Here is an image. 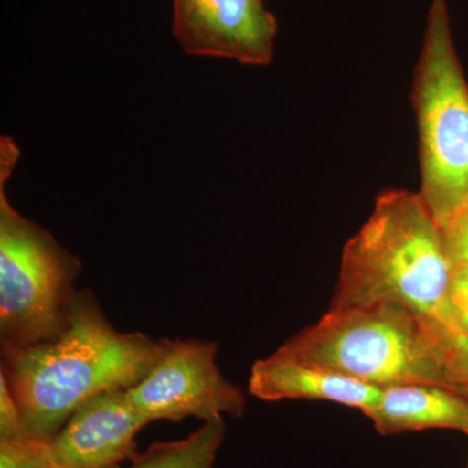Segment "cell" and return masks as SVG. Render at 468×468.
I'll return each mask as SVG.
<instances>
[{
  "label": "cell",
  "instance_id": "cell-7",
  "mask_svg": "<svg viewBox=\"0 0 468 468\" xmlns=\"http://www.w3.org/2000/svg\"><path fill=\"white\" fill-rule=\"evenodd\" d=\"M172 29L193 57L267 66L275 51L277 20L263 0H172Z\"/></svg>",
  "mask_w": 468,
  "mask_h": 468
},
{
  "label": "cell",
  "instance_id": "cell-18",
  "mask_svg": "<svg viewBox=\"0 0 468 468\" xmlns=\"http://www.w3.org/2000/svg\"><path fill=\"white\" fill-rule=\"evenodd\" d=\"M467 468H468V466H467Z\"/></svg>",
  "mask_w": 468,
  "mask_h": 468
},
{
  "label": "cell",
  "instance_id": "cell-5",
  "mask_svg": "<svg viewBox=\"0 0 468 468\" xmlns=\"http://www.w3.org/2000/svg\"><path fill=\"white\" fill-rule=\"evenodd\" d=\"M412 106L420 150L419 194L445 230L468 203V85L452 42L448 0H431Z\"/></svg>",
  "mask_w": 468,
  "mask_h": 468
},
{
  "label": "cell",
  "instance_id": "cell-13",
  "mask_svg": "<svg viewBox=\"0 0 468 468\" xmlns=\"http://www.w3.org/2000/svg\"><path fill=\"white\" fill-rule=\"evenodd\" d=\"M448 306L452 323L463 337L468 334V263L455 264L452 267Z\"/></svg>",
  "mask_w": 468,
  "mask_h": 468
},
{
  "label": "cell",
  "instance_id": "cell-15",
  "mask_svg": "<svg viewBox=\"0 0 468 468\" xmlns=\"http://www.w3.org/2000/svg\"><path fill=\"white\" fill-rule=\"evenodd\" d=\"M443 237L452 266L468 263V203L451 226L443 230Z\"/></svg>",
  "mask_w": 468,
  "mask_h": 468
},
{
  "label": "cell",
  "instance_id": "cell-10",
  "mask_svg": "<svg viewBox=\"0 0 468 468\" xmlns=\"http://www.w3.org/2000/svg\"><path fill=\"white\" fill-rule=\"evenodd\" d=\"M365 415L384 436L436 428L468 436V397L442 385L385 388L380 401Z\"/></svg>",
  "mask_w": 468,
  "mask_h": 468
},
{
  "label": "cell",
  "instance_id": "cell-1",
  "mask_svg": "<svg viewBox=\"0 0 468 468\" xmlns=\"http://www.w3.org/2000/svg\"><path fill=\"white\" fill-rule=\"evenodd\" d=\"M167 340L119 332L89 289L77 291L63 334L29 346L2 347V371L27 432L51 441L92 397L131 389L153 369Z\"/></svg>",
  "mask_w": 468,
  "mask_h": 468
},
{
  "label": "cell",
  "instance_id": "cell-14",
  "mask_svg": "<svg viewBox=\"0 0 468 468\" xmlns=\"http://www.w3.org/2000/svg\"><path fill=\"white\" fill-rule=\"evenodd\" d=\"M27 435L30 433L27 432L21 410L7 380L0 374V440L18 439Z\"/></svg>",
  "mask_w": 468,
  "mask_h": 468
},
{
  "label": "cell",
  "instance_id": "cell-11",
  "mask_svg": "<svg viewBox=\"0 0 468 468\" xmlns=\"http://www.w3.org/2000/svg\"><path fill=\"white\" fill-rule=\"evenodd\" d=\"M224 439V419H209L186 439L153 443L146 452L138 454L131 468H215Z\"/></svg>",
  "mask_w": 468,
  "mask_h": 468
},
{
  "label": "cell",
  "instance_id": "cell-16",
  "mask_svg": "<svg viewBox=\"0 0 468 468\" xmlns=\"http://www.w3.org/2000/svg\"><path fill=\"white\" fill-rule=\"evenodd\" d=\"M449 387L468 397V334L458 338L446 368Z\"/></svg>",
  "mask_w": 468,
  "mask_h": 468
},
{
  "label": "cell",
  "instance_id": "cell-8",
  "mask_svg": "<svg viewBox=\"0 0 468 468\" xmlns=\"http://www.w3.org/2000/svg\"><path fill=\"white\" fill-rule=\"evenodd\" d=\"M149 421L128 389L106 390L85 402L50 441L58 468H112L138 457L135 436Z\"/></svg>",
  "mask_w": 468,
  "mask_h": 468
},
{
  "label": "cell",
  "instance_id": "cell-9",
  "mask_svg": "<svg viewBox=\"0 0 468 468\" xmlns=\"http://www.w3.org/2000/svg\"><path fill=\"white\" fill-rule=\"evenodd\" d=\"M249 392L267 402L310 399L335 402L365 414L380 401L383 389L295 358L277 349L252 366Z\"/></svg>",
  "mask_w": 468,
  "mask_h": 468
},
{
  "label": "cell",
  "instance_id": "cell-12",
  "mask_svg": "<svg viewBox=\"0 0 468 468\" xmlns=\"http://www.w3.org/2000/svg\"><path fill=\"white\" fill-rule=\"evenodd\" d=\"M0 468H58L50 441L32 435L0 440Z\"/></svg>",
  "mask_w": 468,
  "mask_h": 468
},
{
  "label": "cell",
  "instance_id": "cell-2",
  "mask_svg": "<svg viewBox=\"0 0 468 468\" xmlns=\"http://www.w3.org/2000/svg\"><path fill=\"white\" fill-rule=\"evenodd\" d=\"M452 267L420 194L388 190L345 245L331 309L399 304L461 338L448 306Z\"/></svg>",
  "mask_w": 468,
  "mask_h": 468
},
{
  "label": "cell",
  "instance_id": "cell-3",
  "mask_svg": "<svg viewBox=\"0 0 468 468\" xmlns=\"http://www.w3.org/2000/svg\"><path fill=\"white\" fill-rule=\"evenodd\" d=\"M458 338L399 304L329 309L279 350L374 387H449L446 368ZM452 389V388H451Z\"/></svg>",
  "mask_w": 468,
  "mask_h": 468
},
{
  "label": "cell",
  "instance_id": "cell-6",
  "mask_svg": "<svg viewBox=\"0 0 468 468\" xmlns=\"http://www.w3.org/2000/svg\"><path fill=\"white\" fill-rule=\"evenodd\" d=\"M218 344L167 340L158 363L133 388L129 399L147 421L242 417L246 397L217 365Z\"/></svg>",
  "mask_w": 468,
  "mask_h": 468
},
{
  "label": "cell",
  "instance_id": "cell-4",
  "mask_svg": "<svg viewBox=\"0 0 468 468\" xmlns=\"http://www.w3.org/2000/svg\"><path fill=\"white\" fill-rule=\"evenodd\" d=\"M17 144L0 138V343L29 346L69 324L79 258L48 230L12 207L5 186L16 168Z\"/></svg>",
  "mask_w": 468,
  "mask_h": 468
},
{
  "label": "cell",
  "instance_id": "cell-17",
  "mask_svg": "<svg viewBox=\"0 0 468 468\" xmlns=\"http://www.w3.org/2000/svg\"><path fill=\"white\" fill-rule=\"evenodd\" d=\"M112 468H120V467H112Z\"/></svg>",
  "mask_w": 468,
  "mask_h": 468
}]
</instances>
